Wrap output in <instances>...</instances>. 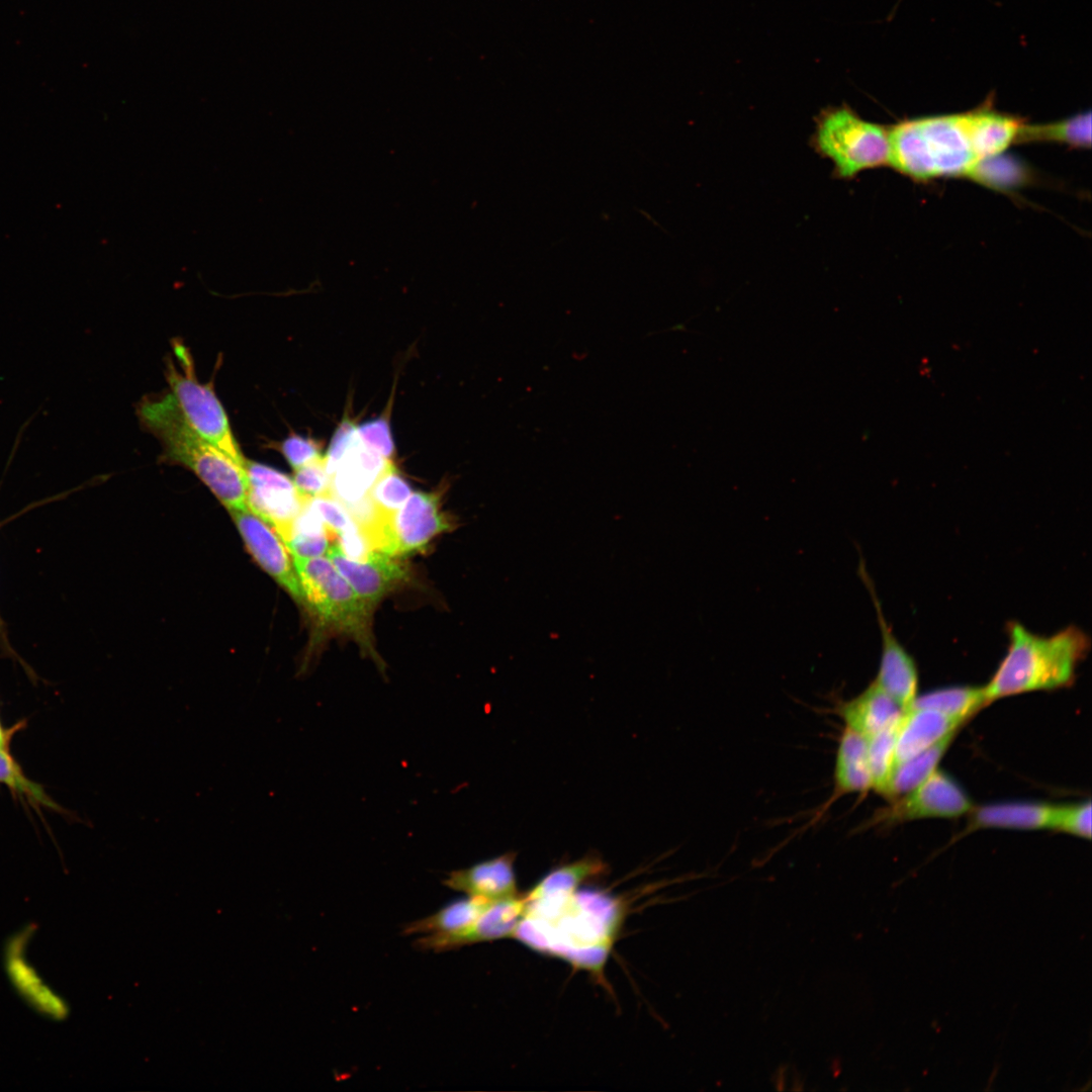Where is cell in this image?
<instances>
[{
    "instance_id": "obj_12",
    "label": "cell",
    "mask_w": 1092,
    "mask_h": 1092,
    "mask_svg": "<svg viewBox=\"0 0 1092 1092\" xmlns=\"http://www.w3.org/2000/svg\"><path fill=\"white\" fill-rule=\"evenodd\" d=\"M525 895L492 901L464 930L453 934H425L414 946L423 951L443 952L480 942L514 937L527 911Z\"/></svg>"
},
{
    "instance_id": "obj_20",
    "label": "cell",
    "mask_w": 1092,
    "mask_h": 1092,
    "mask_svg": "<svg viewBox=\"0 0 1092 1092\" xmlns=\"http://www.w3.org/2000/svg\"><path fill=\"white\" fill-rule=\"evenodd\" d=\"M1057 806L1031 803H999L972 809L969 830L980 828L1053 829Z\"/></svg>"
},
{
    "instance_id": "obj_1",
    "label": "cell",
    "mask_w": 1092,
    "mask_h": 1092,
    "mask_svg": "<svg viewBox=\"0 0 1092 1092\" xmlns=\"http://www.w3.org/2000/svg\"><path fill=\"white\" fill-rule=\"evenodd\" d=\"M1007 631L1005 656L984 686L989 704L1008 696L1069 686L1091 645L1088 635L1073 625L1049 636L1015 622Z\"/></svg>"
},
{
    "instance_id": "obj_28",
    "label": "cell",
    "mask_w": 1092,
    "mask_h": 1092,
    "mask_svg": "<svg viewBox=\"0 0 1092 1092\" xmlns=\"http://www.w3.org/2000/svg\"><path fill=\"white\" fill-rule=\"evenodd\" d=\"M412 494L408 483L392 463L374 482L368 497L377 518L393 515Z\"/></svg>"
},
{
    "instance_id": "obj_5",
    "label": "cell",
    "mask_w": 1092,
    "mask_h": 1092,
    "mask_svg": "<svg viewBox=\"0 0 1092 1092\" xmlns=\"http://www.w3.org/2000/svg\"><path fill=\"white\" fill-rule=\"evenodd\" d=\"M304 601L324 626L346 634L377 659L371 635L372 608L324 558H292Z\"/></svg>"
},
{
    "instance_id": "obj_17",
    "label": "cell",
    "mask_w": 1092,
    "mask_h": 1092,
    "mask_svg": "<svg viewBox=\"0 0 1092 1092\" xmlns=\"http://www.w3.org/2000/svg\"><path fill=\"white\" fill-rule=\"evenodd\" d=\"M844 726L867 739L897 723L904 710L873 680L860 694L838 705Z\"/></svg>"
},
{
    "instance_id": "obj_11",
    "label": "cell",
    "mask_w": 1092,
    "mask_h": 1092,
    "mask_svg": "<svg viewBox=\"0 0 1092 1092\" xmlns=\"http://www.w3.org/2000/svg\"><path fill=\"white\" fill-rule=\"evenodd\" d=\"M230 513L257 563L295 601L303 603V592L291 554L278 533L248 508Z\"/></svg>"
},
{
    "instance_id": "obj_30",
    "label": "cell",
    "mask_w": 1092,
    "mask_h": 1092,
    "mask_svg": "<svg viewBox=\"0 0 1092 1092\" xmlns=\"http://www.w3.org/2000/svg\"><path fill=\"white\" fill-rule=\"evenodd\" d=\"M292 480L298 493L305 500L317 496L332 495V481L326 470L324 455L295 469Z\"/></svg>"
},
{
    "instance_id": "obj_26",
    "label": "cell",
    "mask_w": 1092,
    "mask_h": 1092,
    "mask_svg": "<svg viewBox=\"0 0 1092 1092\" xmlns=\"http://www.w3.org/2000/svg\"><path fill=\"white\" fill-rule=\"evenodd\" d=\"M1057 142L1075 148L1091 146V113H1081L1054 123L1022 124L1015 143Z\"/></svg>"
},
{
    "instance_id": "obj_27",
    "label": "cell",
    "mask_w": 1092,
    "mask_h": 1092,
    "mask_svg": "<svg viewBox=\"0 0 1092 1092\" xmlns=\"http://www.w3.org/2000/svg\"><path fill=\"white\" fill-rule=\"evenodd\" d=\"M900 720L868 738L872 789L880 795L884 792L895 766V744Z\"/></svg>"
},
{
    "instance_id": "obj_16",
    "label": "cell",
    "mask_w": 1092,
    "mask_h": 1092,
    "mask_svg": "<svg viewBox=\"0 0 1092 1092\" xmlns=\"http://www.w3.org/2000/svg\"><path fill=\"white\" fill-rule=\"evenodd\" d=\"M964 722L932 709H907L897 729L895 765L929 748L946 735L957 732Z\"/></svg>"
},
{
    "instance_id": "obj_33",
    "label": "cell",
    "mask_w": 1092,
    "mask_h": 1092,
    "mask_svg": "<svg viewBox=\"0 0 1092 1092\" xmlns=\"http://www.w3.org/2000/svg\"><path fill=\"white\" fill-rule=\"evenodd\" d=\"M356 433L365 446L383 457L390 459L393 455L394 446L386 419L380 418L364 423L356 428Z\"/></svg>"
},
{
    "instance_id": "obj_2",
    "label": "cell",
    "mask_w": 1092,
    "mask_h": 1092,
    "mask_svg": "<svg viewBox=\"0 0 1092 1092\" xmlns=\"http://www.w3.org/2000/svg\"><path fill=\"white\" fill-rule=\"evenodd\" d=\"M138 415L160 440L165 460L192 470L230 512L247 508L245 465L199 435L171 393L144 398Z\"/></svg>"
},
{
    "instance_id": "obj_21",
    "label": "cell",
    "mask_w": 1092,
    "mask_h": 1092,
    "mask_svg": "<svg viewBox=\"0 0 1092 1092\" xmlns=\"http://www.w3.org/2000/svg\"><path fill=\"white\" fill-rule=\"evenodd\" d=\"M976 154L980 161L998 156L1015 143L1023 122L1012 115L983 107L967 112Z\"/></svg>"
},
{
    "instance_id": "obj_15",
    "label": "cell",
    "mask_w": 1092,
    "mask_h": 1092,
    "mask_svg": "<svg viewBox=\"0 0 1092 1092\" xmlns=\"http://www.w3.org/2000/svg\"><path fill=\"white\" fill-rule=\"evenodd\" d=\"M515 857V853L508 852L452 871L443 880V885L468 897L489 901L518 897L521 894L514 870Z\"/></svg>"
},
{
    "instance_id": "obj_24",
    "label": "cell",
    "mask_w": 1092,
    "mask_h": 1092,
    "mask_svg": "<svg viewBox=\"0 0 1092 1092\" xmlns=\"http://www.w3.org/2000/svg\"><path fill=\"white\" fill-rule=\"evenodd\" d=\"M956 734L946 735L929 748L895 765L881 796L892 801L923 783L936 770Z\"/></svg>"
},
{
    "instance_id": "obj_9",
    "label": "cell",
    "mask_w": 1092,
    "mask_h": 1092,
    "mask_svg": "<svg viewBox=\"0 0 1092 1092\" xmlns=\"http://www.w3.org/2000/svg\"><path fill=\"white\" fill-rule=\"evenodd\" d=\"M245 469L247 508L265 520L286 543L305 499L298 493L293 480L281 471L247 459Z\"/></svg>"
},
{
    "instance_id": "obj_13",
    "label": "cell",
    "mask_w": 1092,
    "mask_h": 1092,
    "mask_svg": "<svg viewBox=\"0 0 1092 1092\" xmlns=\"http://www.w3.org/2000/svg\"><path fill=\"white\" fill-rule=\"evenodd\" d=\"M327 552L340 574L372 609L407 576L404 564L379 551H372L362 561L349 559L336 545H331Z\"/></svg>"
},
{
    "instance_id": "obj_4",
    "label": "cell",
    "mask_w": 1092,
    "mask_h": 1092,
    "mask_svg": "<svg viewBox=\"0 0 1092 1092\" xmlns=\"http://www.w3.org/2000/svg\"><path fill=\"white\" fill-rule=\"evenodd\" d=\"M811 147L833 165V175L852 179L889 164V130L861 118L847 105L828 107L815 121Z\"/></svg>"
},
{
    "instance_id": "obj_31",
    "label": "cell",
    "mask_w": 1092,
    "mask_h": 1092,
    "mask_svg": "<svg viewBox=\"0 0 1092 1092\" xmlns=\"http://www.w3.org/2000/svg\"><path fill=\"white\" fill-rule=\"evenodd\" d=\"M1053 829L1090 838L1091 802L1057 806Z\"/></svg>"
},
{
    "instance_id": "obj_34",
    "label": "cell",
    "mask_w": 1092,
    "mask_h": 1092,
    "mask_svg": "<svg viewBox=\"0 0 1092 1092\" xmlns=\"http://www.w3.org/2000/svg\"><path fill=\"white\" fill-rule=\"evenodd\" d=\"M280 450L294 470L323 456L316 441L295 434L281 442Z\"/></svg>"
},
{
    "instance_id": "obj_29",
    "label": "cell",
    "mask_w": 1092,
    "mask_h": 1092,
    "mask_svg": "<svg viewBox=\"0 0 1092 1092\" xmlns=\"http://www.w3.org/2000/svg\"><path fill=\"white\" fill-rule=\"evenodd\" d=\"M969 177L987 186L1003 189L1020 183L1025 178V174L1018 163L994 156L978 163Z\"/></svg>"
},
{
    "instance_id": "obj_22",
    "label": "cell",
    "mask_w": 1092,
    "mask_h": 1092,
    "mask_svg": "<svg viewBox=\"0 0 1092 1092\" xmlns=\"http://www.w3.org/2000/svg\"><path fill=\"white\" fill-rule=\"evenodd\" d=\"M604 869L605 864L599 857H583L551 872L527 893L525 898L528 903H563L575 893L582 882L603 873Z\"/></svg>"
},
{
    "instance_id": "obj_6",
    "label": "cell",
    "mask_w": 1092,
    "mask_h": 1092,
    "mask_svg": "<svg viewBox=\"0 0 1092 1092\" xmlns=\"http://www.w3.org/2000/svg\"><path fill=\"white\" fill-rule=\"evenodd\" d=\"M172 347L178 366L168 357L165 377L181 414L199 435L245 465L246 458L232 433L212 383L198 381L192 355L182 342L174 340Z\"/></svg>"
},
{
    "instance_id": "obj_8",
    "label": "cell",
    "mask_w": 1092,
    "mask_h": 1092,
    "mask_svg": "<svg viewBox=\"0 0 1092 1092\" xmlns=\"http://www.w3.org/2000/svg\"><path fill=\"white\" fill-rule=\"evenodd\" d=\"M973 808L957 782L936 769L919 786L890 801L873 818V823L892 825L923 818H953L970 813Z\"/></svg>"
},
{
    "instance_id": "obj_7",
    "label": "cell",
    "mask_w": 1092,
    "mask_h": 1092,
    "mask_svg": "<svg viewBox=\"0 0 1092 1092\" xmlns=\"http://www.w3.org/2000/svg\"><path fill=\"white\" fill-rule=\"evenodd\" d=\"M450 527L438 494L417 491L390 517L376 518L364 535L373 551L399 557L420 551Z\"/></svg>"
},
{
    "instance_id": "obj_23",
    "label": "cell",
    "mask_w": 1092,
    "mask_h": 1092,
    "mask_svg": "<svg viewBox=\"0 0 1092 1092\" xmlns=\"http://www.w3.org/2000/svg\"><path fill=\"white\" fill-rule=\"evenodd\" d=\"M491 902L468 896L452 901L431 915L404 924L401 934L458 933L468 927Z\"/></svg>"
},
{
    "instance_id": "obj_19",
    "label": "cell",
    "mask_w": 1092,
    "mask_h": 1092,
    "mask_svg": "<svg viewBox=\"0 0 1092 1092\" xmlns=\"http://www.w3.org/2000/svg\"><path fill=\"white\" fill-rule=\"evenodd\" d=\"M25 934L26 931L18 934L6 947L5 964L8 976L17 991L34 1009L51 1018L63 1019L68 1013L66 1003L42 984L34 970L22 959V949L27 940Z\"/></svg>"
},
{
    "instance_id": "obj_25",
    "label": "cell",
    "mask_w": 1092,
    "mask_h": 1092,
    "mask_svg": "<svg viewBox=\"0 0 1092 1092\" xmlns=\"http://www.w3.org/2000/svg\"><path fill=\"white\" fill-rule=\"evenodd\" d=\"M988 704L984 687H950L916 696L909 708L932 709L966 721Z\"/></svg>"
},
{
    "instance_id": "obj_3",
    "label": "cell",
    "mask_w": 1092,
    "mask_h": 1092,
    "mask_svg": "<svg viewBox=\"0 0 1092 1092\" xmlns=\"http://www.w3.org/2000/svg\"><path fill=\"white\" fill-rule=\"evenodd\" d=\"M888 130L889 165L910 178L969 176L981 162L967 112L904 120Z\"/></svg>"
},
{
    "instance_id": "obj_14",
    "label": "cell",
    "mask_w": 1092,
    "mask_h": 1092,
    "mask_svg": "<svg viewBox=\"0 0 1092 1092\" xmlns=\"http://www.w3.org/2000/svg\"><path fill=\"white\" fill-rule=\"evenodd\" d=\"M392 464L355 436L334 470L332 495L347 510L368 499L377 478Z\"/></svg>"
},
{
    "instance_id": "obj_32",
    "label": "cell",
    "mask_w": 1092,
    "mask_h": 1092,
    "mask_svg": "<svg viewBox=\"0 0 1092 1092\" xmlns=\"http://www.w3.org/2000/svg\"><path fill=\"white\" fill-rule=\"evenodd\" d=\"M308 500L321 515L330 542L334 543L338 533L355 524L347 509L333 495L317 496Z\"/></svg>"
},
{
    "instance_id": "obj_10",
    "label": "cell",
    "mask_w": 1092,
    "mask_h": 1092,
    "mask_svg": "<svg viewBox=\"0 0 1092 1092\" xmlns=\"http://www.w3.org/2000/svg\"><path fill=\"white\" fill-rule=\"evenodd\" d=\"M858 574L867 586L877 613L881 633V659L874 679L904 711L913 703L918 690V672L914 659L893 633L881 608L874 583L860 558Z\"/></svg>"
},
{
    "instance_id": "obj_35",
    "label": "cell",
    "mask_w": 1092,
    "mask_h": 1092,
    "mask_svg": "<svg viewBox=\"0 0 1092 1092\" xmlns=\"http://www.w3.org/2000/svg\"><path fill=\"white\" fill-rule=\"evenodd\" d=\"M356 428L357 427L355 426V424L351 420L347 419L343 420L341 425L336 430L331 441V445L326 455H324L326 470L330 476H332L340 459L350 446L355 436Z\"/></svg>"
},
{
    "instance_id": "obj_18",
    "label": "cell",
    "mask_w": 1092,
    "mask_h": 1092,
    "mask_svg": "<svg viewBox=\"0 0 1092 1092\" xmlns=\"http://www.w3.org/2000/svg\"><path fill=\"white\" fill-rule=\"evenodd\" d=\"M871 789L868 739L844 726L836 749L833 791L828 805L842 796Z\"/></svg>"
}]
</instances>
